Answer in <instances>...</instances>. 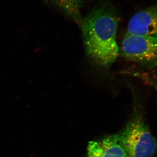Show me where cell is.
Listing matches in <instances>:
<instances>
[{
	"mask_svg": "<svg viewBox=\"0 0 157 157\" xmlns=\"http://www.w3.org/2000/svg\"><path fill=\"white\" fill-rule=\"evenodd\" d=\"M121 52L125 59L137 62L149 69L157 67V38L125 35Z\"/></svg>",
	"mask_w": 157,
	"mask_h": 157,
	"instance_id": "3",
	"label": "cell"
},
{
	"mask_svg": "<svg viewBox=\"0 0 157 157\" xmlns=\"http://www.w3.org/2000/svg\"><path fill=\"white\" fill-rule=\"evenodd\" d=\"M126 34L157 38V3L135 14L129 21Z\"/></svg>",
	"mask_w": 157,
	"mask_h": 157,
	"instance_id": "4",
	"label": "cell"
},
{
	"mask_svg": "<svg viewBox=\"0 0 157 157\" xmlns=\"http://www.w3.org/2000/svg\"><path fill=\"white\" fill-rule=\"evenodd\" d=\"M142 105L135 102L132 117L125 126L117 134L128 157H154L157 141L144 117Z\"/></svg>",
	"mask_w": 157,
	"mask_h": 157,
	"instance_id": "2",
	"label": "cell"
},
{
	"mask_svg": "<svg viewBox=\"0 0 157 157\" xmlns=\"http://www.w3.org/2000/svg\"><path fill=\"white\" fill-rule=\"evenodd\" d=\"M139 76L147 84L153 87L157 91V78L146 74H139Z\"/></svg>",
	"mask_w": 157,
	"mask_h": 157,
	"instance_id": "7",
	"label": "cell"
},
{
	"mask_svg": "<svg viewBox=\"0 0 157 157\" xmlns=\"http://www.w3.org/2000/svg\"><path fill=\"white\" fill-rule=\"evenodd\" d=\"M86 157H128L117 134L101 140H92L88 145Z\"/></svg>",
	"mask_w": 157,
	"mask_h": 157,
	"instance_id": "5",
	"label": "cell"
},
{
	"mask_svg": "<svg viewBox=\"0 0 157 157\" xmlns=\"http://www.w3.org/2000/svg\"><path fill=\"white\" fill-rule=\"evenodd\" d=\"M84 0H52L65 14L78 24L82 19L81 9Z\"/></svg>",
	"mask_w": 157,
	"mask_h": 157,
	"instance_id": "6",
	"label": "cell"
},
{
	"mask_svg": "<svg viewBox=\"0 0 157 157\" xmlns=\"http://www.w3.org/2000/svg\"><path fill=\"white\" fill-rule=\"evenodd\" d=\"M119 18L107 6L95 8L82 19L81 27L88 54L98 64L107 66L115 62L119 53L116 35Z\"/></svg>",
	"mask_w": 157,
	"mask_h": 157,
	"instance_id": "1",
	"label": "cell"
}]
</instances>
